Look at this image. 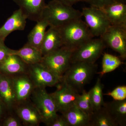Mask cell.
I'll list each match as a JSON object with an SVG mask.
<instances>
[{
	"mask_svg": "<svg viewBox=\"0 0 126 126\" xmlns=\"http://www.w3.org/2000/svg\"><path fill=\"white\" fill-rule=\"evenodd\" d=\"M82 16L81 12L72 6L52 0L46 5L41 19L45 20L50 27L59 28Z\"/></svg>",
	"mask_w": 126,
	"mask_h": 126,
	"instance_id": "6da1fadb",
	"label": "cell"
},
{
	"mask_svg": "<svg viewBox=\"0 0 126 126\" xmlns=\"http://www.w3.org/2000/svg\"><path fill=\"white\" fill-rule=\"evenodd\" d=\"M58 28L64 46L74 50L94 37L87 24L81 18L72 20Z\"/></svg>",
	"mask_w": 126,
	"mask_h": 126,
	"instance_id": "7a4b0ae2",
	"label": "cell"
},
{
	"mask_svg": "<svg viewBox=\"0 0 126 126\" xmlns=\"http://www.w3.org/2000/svg\"><path fill=\"white\" fill-rule=\"evenodd\" d=\"M97 69L95 63L73 62L63 75L62 82L78 91L90 82L97 73Z\"/></svg>",
	"mask_w": 126,
	"mask_h": 126,
	"instance_id": "3957f363",
	"label": "cell"
},
{
	"mask_svg": "<svg viewBox=\"0 0 126 126\" xmlns=\"http://www.w3.org/2000/svg\"><path fill=\"white\" fill-rule=\"evenodd\" d=\"M30 98L38 110L42 123L50 126L59 115L55 104L46 88H35Z\"/></svg>",
	"mask_w": 126,
	"mask_h": 126,
	"instance_id": "277c9868",
	"label": "cell"
},
{
	"mask_svg": "<svg viewBox=\"0 0 126 126\" xmlns=\"http://www.w3.org/2000/svg\"><path fill=\"white\" fill-rule=\"evenodd\" d=\"M74 50L63 46L55 51L43 56L41 63L54 74L62 78L71 64Z\"/></svg>",
	"mask_w": 126,
	"mask_h": 126,
	"instance_id": "5b68a950",
	"label": "cell"
},
{
	"mask_svg": "<svg viewBox=\"0 0 126 126\" xmlns=\"http://www.w3.org/2000/svg\"><path fill=\"white\" fill-rule=\"evenodd\" d=\"M106 46L100 38L90 39L74 50L71 63L77 61L95 63L101 56Z\"/></svg>",
	"mask_w": 126,
	"mask_h": 126,
	"instance_id": "8992f818",
	"label": "cell"
},
{
	"mask_svg": "<svg viewBox=\"0 0 126 126\" xmlns=\"http://www.w3.org/2000/svg\"><path fill=\"white\" fill-rule=\"evenodd\" d=\"M81 12L85 23L94 37L101 36L111 25L101 9L90 6L83 8Z\"/></svg>",
	"mask_w": 126,
	"mask_h": 126,
	"instance_id": "52a82bcc",
	"label": "cell"
},
{
	"mask_svg": "<svg viewBox=\"0 0 126 126\" xmlns=\"http://www.w3.org/2000/svg\"><path fill=\"white\" fill-rule=\"evenodd\" d=\"M27 73L36 87L57 86L62 81L41 62L27 65Z\"/></svg>",
	"mask_w": 126,
	"mask_h": 126,
	"instance_id": "ba28073f",
	"label": "cell"
},
{
	"mask_svg": "<svg viewBox=\"0 0 126 126\" xmlns=\"http://www.w3.org/2000/svg\"><path fill=\"white\" fill-rule=\"evenodd\" d=\"M106 46L126 59V27L111 25L100 36Z\"/></svg>",
	"mask_w": 126,
	"mask_h": 126,
	"instance_id": "9c48e42d",
	"label": "cell"
},
{
	"mask_svg": "<svg viewBox=\"0 0 126 126\" xmlns=\"http://www.w3.org/2000/svg\"><path fill=\"white\" fill-rule=\"evenodd\" d=\"M56 91L50 94L58 111L63 114L75 104L79 94L78 91L61 82L57 86Z\"/></svg>",
	"mask_w": 126,
	"mask_h": 126,
	"instance_id": "30bf717a",
	"label": "cell"
},
{
	"mask_svg": "<svg viewBox=\"0 0 126 126\" xmlns=\"http://www.w3.org/2000/svg\"><path fill=\"white\" fill-rule=\"evenodd\" d=\"M13 112L20 119L23 126H38L42 123L40 115L30 98L17 103Z\"/></svg>",
	"mask_w": 126,
	"mask_h": 126,
	"instance_id": "8fae6325",
	"label": "cell"
},
{
	"mask_svg": "<svg viewBox=\"0 0 126 126\" xmlns=\"http://www.w3.org/2000/svg\"><path fill=\"white\" fill-rule=\"evenodd\" d=\"M12 77L17 104L30 99L36 87L27 73Z\"/></svg>",
	"mask_w": 126,
	"mask_h": 126,
	"instance_id": "7c38bea8",
	"label": "cell"
},
{
	"mask_svg": "<svg viewBox=\"0 0 126 126\" xmlns=\"http://www.w3.org/2000/svg\"><path fill=\"white\" fill-rule=\"evenodd\" d=\"M0 98L9 110L13 112L17 104L12 77L0 72Z\"/></svg>",
	"mask_w": 126,
	"mask_h": 126,
	"instance_id": "4fadbf2b",
	"label": "cell"
},
{
	"mask_svg": "<svg viewBox=\"0 0 126 126\" xmlns=\"http://www.w3.org/2000/svg\"><path fill=\"white\" fill-rule=\"evenodd\" d=\"M27 19L21 9L14 11L0 28V41H5L7 36L13 32L24 30Z\"/></svg>",
	"mask_w": 126,
	"mask_h": 126,
	"instance_id": "5bb4252c",
	"label": "cell"
},
{
	"mask_svg": "<svg viewBox=\"0 0 126 126\" xmlns=\"http://www.w3.org/2000/svg\"><path fill=\"white\" fill-rule=\"evenodd\" d=\"M45 0H13L27 19L37 21L42 18L46 4Z\"/></svg>",
	"mask_w": 126,
	"mask_h": 126,
	"instance_id": "9a60e30c",
	"label": "cell"
},
{
	"mask_svg": "<svg viewBox=\"0 0 126 126\" xmlns=\"http://www.w3.org/2000/svg\"><path fill=\"white\" fill-rule=\"evenodd\" d=\"M101 9L111 25L126 27V3L115 1Z\"/></svg>",
	"mask_w": 126,
	"mask_h": 126,
	"instance_id": "2e32d148",
	"label": "cell"
},
{
	"mask_svg": "<svg viewBox=\"0 0 126 126\" xmlns=\"http://www.w3.org/2000/svg\"><path fill=\"white\" fill-rule=\"evenodd\" d=\"M63 46L62 37L58 28L50 27L46 32L41 47L43 56L48 54Z\"/></svg>",
	"mask_w": 126,
	"mask_h": 126,
	"instance_id": "e0dca14e",
	"label": "cell"
},
{
	"mask_svg": "<svg viewBox=\"0 0 126 126\" xmlns=\"http://www.w3.org/2000/svg\"><path fill=\"white\" fill-rule=\"evenodd\" d=\"M27 65L19 56L10 54L0 64V72L11 76L25 73Z\"/></svg>",
	"mask_w": 126,
	"mask_h": 126,
	"instance_id": "ac0fdd59",
	"label": "cell"
},
{
	"mask_svg": "<svg viewBox=\"0 0 126 126\" xmlns=\"http://www.w3.org/2000/svg\"><path fill=\"white\" fill-rule=\"evenodd\" d=\"M103 107L117 126H126V99L105 102Z\"/></svg>",
	"mask_w": 126,
	"mask_h": 126,
	"instance_id": "d6986e66",
	"label": "cell"
},
{
	"mask_svg": "<svg viewBox=\"0 0 126 126\" xmlns=\"http://www.w3.org/2000/svg\"><path fill=\"white\" fill-rule=\"evenodd\" d=\"M62 115L69 126H90V117L75 104Z\"/></svg>",
	"mask_w": 126,
	"mask_h": 126,
	"instance_id": "ffe728a7",
	"label": "cell"
},
{
	"mask_svg": "<svg viewBox=\"0 0 126 126\" xmlns=\"http://www.w3.org/2000/svg\"><path fill=\"white\" fill-rule=\"evenodd\" d=\"M11 54L19 56L28 65L40 63L43 57L40 50L27 43L19 49H12Z\"/></svg>",
	"mask_w": 126,
	"mask_h": 126,
	"instance_id": "44dd1931",
	"label": "cell"
},
{
	"mask_svg": "<svg viewBox=\"0 0 126 126\" xmlns=\"http://www.w3.org/2000/svg\"><path fill=\"white\" fill-rule=\"evenodd\" d=\"M36 22L37 24L28 35L27 43L40 50L46 28L49 24L45 20L42 18Z\"/></svg>",
	"mask_w": 126,
	"mask_h": 126,
	"instance_id": "7402d4cb",
	"label": "cell"
},
{
	"mask_svg": "<svg viewBox=\"0 0 126 126\" xmlns=\"http://www.w3.org/2000/svg\"><path fill=\"white\" fill-rule=\"evenodd\" d=\"M90 126H117L106 109L102 107L94 111L90 117Z\"/></svg>",
	"mask_w": 126,
	"mask_h": 126,
	"instance_id": "603a6c76",
	"label": "cell"
},
{
	"mask_svg": "<svg viewBox=\"0 0 126 126\" xmlns=\"http://www.w3.org/2000/svg\"><path fill=\"white\" fill-rule=\"evenodd\" d=\"M123 64L119 57L105 53L103 57L101 71L96 74L99 75L100 77H102L104 75L116 70Z\"/></svg>",
	"mask_w": 126,
	"mask_h": 126,
	"instance_id": "cb8c5ba5",
	"label": "cell"
},
{
	"mask_svg": "<svg viewBox=\"0 0 126 126\" xmlns=\"http://www.w3.org/2000/svg\"><path fill=\"white\" fill-rule=\"evenodd\" d=\"M104 85L101 79L98 78L95 85L90 90V98L93 112L98 110L103 106L105 102L104 101L103 90Z\"/></svg>",
	"mask_w": 126,
	"mask_h": 126,
	"instance_id": "d4e9b609",
	"label": "cell"
},
{
	"mask_svg": "<svg viewBox=\"0 0 126 126\" xmlns=\"http://www.w3.org/2000/svg\"><path fill=\"white\" fill-rule=\"evenodd\" d=\"M75 104L90 117L93 111L91 103L90 90L87 92L85 90H83L82 94H79L78 97Z\"/></svg>",
	"mask_w": 126,
	"mask_h": 126,
	"instance_id": "484cf974",
	"label": "cell"
},
{
	"mask_svg": "<svg viewBox=\"0 0 126 126\" xmlns=\"http://www.w3.org/2000/svg\"><path fill=\"white\" fill-rule=\"evenodd\" d=\"M103 94L110 96L115 101H122L126 99V86H118L111 92Z\"/></svg>",
	"mask_w": 126,
	"mask_h": 126,
	"instance_id": "4316f807",
	"label": "cell"
},
{
	"mask_svg": "<svg viewBox=\"0 0 126 126\" xmlns=\"http://www.w3.org/2000/svg\"><path fill=\"white\" fill-rule=\"evenodd\" d=\"M22 126V122L14 112L9 113L2 121V126Z\"/></svg>",
	"mask_w": 126,
	"mask_h": 126,
	"instance_id": "83f0119b",
	"label": "cell"
},
{
	"mask_svg": "<svg viewBox=\"0 0 126 126\" xmlns=\"http://www.w3.org/2000/svg\"><path fill=\"white\" fill-rule=\"evenodd\" d=\"M115 0H86L90 6L102 9L115 2Z\"/></svg>",
	"mask_w": 126,
	"mask_h": 126,
	"instance_id": "f1b7e54d",
	"label": "cell"
},
{
	"mask_svg": "<svg viewBox=\"0 0 126 126\" xmlns=\"http://www.w3.org/2000/svg\"><path fill=\"white\" fill-rule=\"evenodd\" d=\"M4 42L0 41V64L12 52V49L7 47Z\"/></svg>",
	"mask_w": 126,
	"mask_h": 126,
	"instance_id": "f546056e",
	"label": "cell"
},
{
	"mask_svg": "<svg viewBox=\"0 0 126 126\" xmlns=\"http://www.w3.org/2000/svg\"><path fill=\"white\" fill-rule=\"evenodd\" d=\"M50 126H69L67 122L63 115H58Z\"/></svg>",
	"mask_w": 126,
	"mask_h": 126,
	"instance_id": "4dcf8cb0",
	"label": "cell"
},
{
	"mask_svg": "<svg viewBox=\"0 0 126 126\" xmlns=\"http://www.w3.org/2000/svg\"><path fill=\"white\" fill-rule=\"evenodd\" d=\"M10 113L0 98V120L2 121Z\"/></svg>",
	"mask_w": 126,
	"mask_h": 126,
	"instance_id": "1f68e13d",
	"label": "cell"
},
{
	"mask_svg": "<svg viewBox=\"0 0 126 126\" xmlns=\"http://www.w3.org/2000/svg\"><path fill=\"white\" fill-rule=\"evenodd\" d=\"M67 5L72 6L77 2L81 1H86V0H55Z\"/></svg>",
	"mask_w": 126,
	"mask_h": 126,
	"instance_id": "d6a6232c",
	"label": "cell"
},
{
	"mask_svg": "<svg viewBox=\"0 0 126 126\" xmlns=\"http://www.w3.org/2000/svg\"><path fill=\"white\" fill-rule=\"evenodd\" d=\"M115 1L117 2H123V3H126V0H115Z\"/></svg>",
	"mask_w": 126,
	"mask_h": 126,
	"instance_id": "836d02e7",
	"label": "cell"
},
{
	"mask_svg": "<svg viewBox=\"0 0 126 126\" xmlns=\"http://www.w3.org/2000/svg\"><path fill=\"white\" fill-rule=\"evenodd\" d=\"M2 126V121H0V126Z\"/></svg>",
	"mask_w": 126,
	"mask_h": 126,
	"instance_id": "e575fe53",
	"label": "cell"
}]
</instances>
